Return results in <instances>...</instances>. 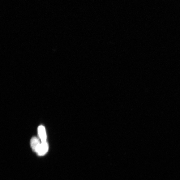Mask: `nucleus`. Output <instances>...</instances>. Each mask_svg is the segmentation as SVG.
<instances>
[{
    "mask_svg": "<svg viewBox=\"0 0 180 180\" xmlns=\"http://www.w3.org/2000/svg\"><path fill=\"white\" fill-rule=\"evenodd\" d=\"M41 143L39 139L36 137H33L31 140V147L33 151L36 152Z\"/></svg>",
    "mask_w": 180,
    "mask_h": 180,
    "instance_id": "7ed1b4c3",
    "label": "nucleus"
},
{
    "mask_svg": "<svg viewBox=\"0 0 180 180\" xmlns=\"http://www.w3.org/2000/svg\"><path fill=\"white\" fill-rule=\"evenodd\" d=\"M48 150L49 145L46 141L45 142H41L39 147L37 149L36 153L38 156H43L45 155L48 152Z\"/></svg>",
    "mask_w": 180,
    "mask_h": 180,
    "instance_id": "f257e3e1",
    "label": "nucleus"
},
{
    "mask_svg": "<svg viewBox=\"0 0 180 180\" xmlns=\"http://www.w3.org/2000/svg\"><path fill=\"white\" fill-rule=\"evenodd\" d=\"M38 136L41 142H46L47 135L46 130L44 126H40L38 128Z\"/></svg>",
    "mask_w": 180,
    "mask_h": 180,
    "instance_id": "f03ea898",
    "label": "nucleus"
}]
</instances>
